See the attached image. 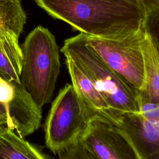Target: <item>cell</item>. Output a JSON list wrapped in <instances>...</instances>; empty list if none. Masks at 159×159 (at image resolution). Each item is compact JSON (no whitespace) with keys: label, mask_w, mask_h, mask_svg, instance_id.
Returning a JSON list of instances; mask_svg holds the SVG:
<instances>
[{"label":"cell","mask_w":159,"mask_h":159,"mask_svg":"<svg viewBox=\"0 0 159 159\" xmlns=\"http://www.w3.org/2000/svg\"><path fill=\"white\" fill-rule=\"evenodd\" d=\"M53 18L84 35L120 40L139 31L145 17L126 0H34Z\"/></svg>","instance_id":"6da1fadb"},{"label":"cell","mask_w":159,"mask_h":159,"mask_svg":"<svg viewBox=\"0 0 159 159\" xmlns=\"http://www.w3.org/2000/svg\"><path fill=\"white\" fill-rule=\"evenodd\" d=\"M20 83L40 107L50 102L60 70L59 48L53 34L38 25L22 44Z\"/></svg>","instance_id":"7a4b0ae2"},{"label":"cell","mask_w":159,"mask_h":159,"mask_svg":"<svg viewBox=\"0 0 159 159\" xmlns=\"http://www.w3.org/2000/svg\"><path fill=\"white\" fill-rule=\"evenodd\" d=\"M61 52L79 63L86 71L109 109L121 112H139V93L112 70L87 44L83 34L65 40Z\"/></svg>","instance_id":"3957f363"},{"label":"cell","mask_w":159,"mask_h":159,"mask_svg":"<svg viewBox=\"0 0 159 159\" xmlns=\"http://www.w3.org/2000/svg\"><path fill=\"white\" fill-rule=\"evenodd\" d=\"M91 116L73 86L66 84L53 101L46 118V147L58 155L76 143Z\"/></svg>","instance_id":"277c9868"},{"label":"cell","mask_w":159,"mask_h":159,"mask_svg":"<svg viewBox=\"0 0 159 159\" xmlns=\"http://www.w3.org/2000/svg\"><path fill=\"white\" fill-rule=\"evenodd\" d=\"M141 29L120 40L104 39L84 34L87 44L112 70L139 94L145 86Z\"/></svg>","instance_id":"5b68a950"},{"label":"cell","mask_w":159,"mask_h":159,"mask_svg":"<svg viewBox=\"0 0 159 159\" xmlns=\"http://www.w3.org/2000/svg\"><path fill=\"white\" fill-rule=\"evenodd\" d=\"M117 127L130 142L139 159H159V104H143L139 112L110 109L94 114Z\"/></svg>","instance_id":"8992f818"},{"label":"cell","mask_w":159,"mask_h":159,"mask_svg":"<svg viewBox=\"0 0 159 159\" xmlns=\"http://www.w3.org/2000/svg\"><path fill=\"white\" fill-rule=\"evenodd\" d=\"M78 142L91 159H139L122 132L96 115L90 117Z\"/></svg>","instance_id":"52a82bcc"},{"label":"cell","mask_w":159,"mask_h":159,"mask_svg":"<svg viewBox=\"0 0 159 159\" xmlns=\"http://www.w3.org/2000/svg\"><path fill=\"white\" fill-rule=\"evenodd\" d=\"M26 20L20 0H0V50L10 53L21 49L19 38Z\"/></svg>","instance_id":"ba28073f"},{"label":"cell","mask_w":159,"mask_h":159,"mask_svg":"<svg viewBox=\"0 0 159 159\" xmlns=\"http://www.w3.org/2000/svg\"><path fill=\"white\" fill-rule=\"evenodd\" d=\"M141 43L145 83L143 90L139 94L140 106L143 104H159V48L143 23Z\"/></svg>","instance_id":"9c48e42d"},{"label":"cell","mask_w":159,"mask_h":159,"mask_svg":"<svg viewBox=\"0 0 159 159\" xmlns=\"http://www.w3.org/2000/svg\"><path fill=\"white\" fill-rule=\"evenodd\" d=\"M71 85L83 103L93 114L109 109V107L96 89L86 70L77 62L65 57Z\"/></svg>","instance_id":"30bf717a"},{"label":"cell","mask_w":159,"mask_h":159,"mask_svg":"<svg viewBox=\"0 0 159 159\" xmlns=\"http://www.w3.org/2000/svg\"><path fill=\"white\" fill-rule=\"evenodd\" d=\"M0 159H48L35 145L5 126L0 127Z\"/></svg>","instance_id":"8fae6325"},{"label":"cell","mask_w":159,"mask_h":159,"mask_svg":"<svg viewBox=\"0 0 159 159\" xmlns=\"http://www.w3.org/2000/svg\"><path fill=\"white\" fill-rule=\"evenodd\" d=\"M22 65L0 50V76L9 82L20 83Z\"/></svg>","instance_id":"7c38bea8"},{"label":"cell","mask_w":159,"mask_h":159,"mask_svg":"<svg viewBox=\"0 0 159 159\" xmlns=\"http://www.w3.org/2000/svg\"><path fill=\"white\" fill-rule=\"evenodd\" d=\"M15 97V88L13 82H9L0 76V106L3 107L6 116V126L11 106Z\"/></svg>","instance_id":"4fadbf2b"},{"label":"cell","mask_w":159,"mask_h":159,"mask_svg":"<svg viewBox=\"0 0 159 159\" xmlns=\"http://www.w3.org/2000/svg\"><path fill=\"white\" fill-rule=\"evenodd\" d=\"M58 159H91L79 143H76L58 154Z\"/></svg>","instance_id":"5bb4252c"},{"label":"cell","mask_w":159,"mask_h":159,"mask_svg":"<svg viewBox=\"0 0 159 159\" xmlns=\"http://www.w3.org/2000/svg\"><path fill=\"white\" fill-rule=\"evenodd\" d=\"M143 25L154 38L159 48V10L146 17Z\"/></svg>","instance_id":"9a60e30c"},{"label":"cell","mask_w":159,"mask_h":159,"mask_svg":"<svg viewBox=\"0 0 159 159\" xmlns=\"http://www.w3.org/2000/svg\"><path fill=\"white\" fill-rule=\"evenodd\" d=\"M137 7L145 18L159 10V0H126Z\"/></svg>","instance_id":"2e32d148"},{"label":"cell","mask_w":159,"mask_h":159,"mask_svg":"<svg viewBox=\"0 0 159 159\" xmlns=\"http://www.w3.org/2000/svg\"><path fill=\"white\" fill-rule=\"evenodd\" d=\"M6 122V112L3 107L0 106V124L1 126H5Z\"/></svg>","instance_id":"e0dca14e"},{"label":"cell","mask_w":159,"mask_h":159,"mask_svg":"<svg viewBox=\"0 0 159 159\" xmlns=\"http://www.w3.org/2000/svg\"><path fill=\"white\" fill-rule=\"evenodd\" d=\"M0 127H1V124H0Z\"/></svg>","instance_id":"ac0fdd59"}]
</instances>
